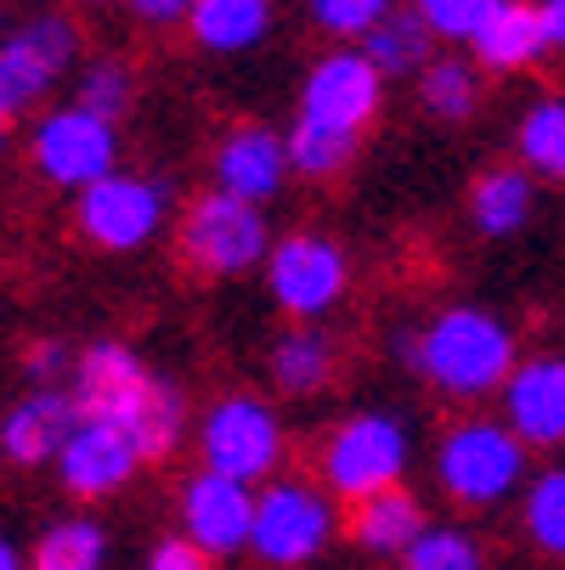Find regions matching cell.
<instances>
[{
	"label": "cell",
	"instance_id": "1",
	"mask_svg": "<svg viewBox=\"0 0 565 570\" xmlns=\"http://www.w3.org/2000/svg\"><path fill=\"white\" fill-rule=\"evenodd\" d=\"M413 362L436 390H447L458 401H475V395H493L515 373V334L493 311H469V305L441 311L419 334Z\"/></svg>",
	"mask_w": 565,
	"mask_h": 570
},
{
	"label": "cell",
	"instance_id": "2",
	"mask_svg": "<svg viewBox=\"0 0 565 570\" xmlns=\"http://www.w3.org/2000/svg\"><path fill=\"white\" fill-rule=\"evenodd\" d=\"M266 255V220L255 204L226 198V193H198L182 215L176 232V272L187 283H215L232 277Z\"/></svg>",
	"mask_w": 565,
	"mask_h": 570
},
{
	"label": "cell",
	"instance_id": "3",
	"mask_svg": "<svg viewBox=\"0 0 565 570\" xmlns=\"http://www.w3.org/2000/svg\"><path fill=\"white\" fill-rule=\"evenodd\" d=\"M408 469V435L384 413H357L322 435V480L340 503H362L384 485H401Z\"/></svg>",
	"mask_w": 565,
	"mask_h": 570
},
{
	"label": "cell",
	"instance_id": "4",
	"mask_svg": "<svg viewBox=\"0 0 565 570\" xmlns=\"http://www.w3.org/2000/svg\"><path fill=\"white\" fill-rule=\"evenodd\" d=\"M526 474V446L498 419H469L441 441V485L464 509H487L509 498Z\"/></svg>",
	"mask_w": 565,
	"mask_h": 570
},
{
	"label": "cell",
	"instance_id": "5",
	"mask_svg": "<svg viewBox=\"0 0 565 570\" xmlns=\"http://www.w3.org/2000/svg\"><path fill=\"white\" fill-rule=\"evenodd\" d=\"M158 215H165V198H158L153 181H142V176H103L91 187H79L68 232H74V243H86V249L125 255V249H142V243L158 232Z\"/></svg>",
	"mask_w": 565,
	"mask_h": 570
},
{
	"label": "cell",
	"instance_id": "6",
	"mask_svg": "<svg viewBox=\"0 0 565 570\" xmlns=\"http://www.w3.org/2000/svg\"><path fill=\"white\" fill-rule=\"evenodd\" d=\"M283 463V424L261 395H226L204 419V474L250 485Z\"/></svg>",
	"mask_w": 565,
	"mask_h": 570
},
{
	"label": "cell",
	"instance_id": "7",
	"mask_svg": "<svg viewBox=\"0 0 565 570\" xmlns=\"http://www.w3.org/2000/svg\"><path fill=\"white\" fill-rule=\"evenodd\" d=\"M266 283H272V299L283 316L294 322H311L322 316L351 283V261L334 237L322 232H289L277 249H272V266H266Z\"/></svg>",
	"mask_w": 565,
	"mask_h": 570
},
{
	"label": "cell",
	"instance_id": "8",
	"mask_svg": "<svg viewBox=\"0 0 565 570\" xmlns=\"http://www.w3.org/2000/svg\"><path fill=\"white\" fill-rule=\"evenodd\" d=\"M329 537H334V509H329L322 492H311V485L283 480L266 498H255V520H250L255 559L289 570V564L316 559L322 548H329Z\"/></svg>",
	"mask_w": 565,
	"mask_h": 570
},
{
	"label": "cell",
	"instance_id": "9",
	"mask_svg": "<svg viewBox=\"0 0 565 570\" xmlns=\"http://www.w3.org/2000/svg\"><path fill=\"white\" fill-rule=\"evenodd\" d=\"M158 379L136 362V351L125 345H91L79 351L74 362V419H91V424H114V430H136V419L147 413Z\"/></svg>",
	"mask_w": 565,
	"mask_h": 570
},
{
	"label": "cell",
	"instance_id": "10",
	"mask_svg": "<svg viewBox=\"0 0 565 570\" xmlns=\"http://www.w3.org/2000/svg\"><path fill=\"white\" fill-rule=\"evenodd\" d=\"M379 102H384V79L373 73V62H368L362 51H334V57H322V62L305 73L300 119L362 141V130L379 119Z\"/></svg>",
	"mask_w": 565,
	"mask_h": 570
},
{
	"label": "cell",
	"instance_id": "11",
	"mask_svg": "<svg viewBox=\"0 0 565 570\" xmlns=\"http://www.w3.org/2000/svg\"><path fill=\"white\" fill-rule=\"evenodd\" d=\"M114 158H119L114 125L79 114V108H62L35 130V170L57 187H91L114 176Z\"/></svg>",
	"mask_w": 565,
	"mask_h": 570
},
{
	"label": "cell",
	"instance_id": "12",
	"mask_svg": "<svg viewBox=\"0 0 565 570\" xmlns=\"http://www.w3.org/2000/svg\"><path fill=\"white\" fill-rule=\"evenodd\" d=\"M504 430L520 446H565V356L515 362L504 379Z\"/></svg>",
	"mask_w": 565,
	"mask_h": 570
},
{
	"label": "cell",
	"instance_id": "13",
	"mask_svg": "<svg viewBox=\"0 0 565 570\" xmlns=\"http://www.w3.org/2000/svg\"><path fill=\"white\" fill-rule=\"evenodd\" d=\"M283 176H289L283 136H272V125L261 119H232L226 136L215 141V193L261 209L272 193H283Z\"/></svg>",
	"mask_w": 565,
	"mask_h": 570
},
{
	"label": "cell",
	"instance_id": "14",
	"mask_svg": "<svg viewBox=\"0 0 565 570\" xmlns=\"http://www.w3.org/2000/svg\"><path fill=\"white\" fill-rule=\"evenodd\" d=\"M57 474L68 485V498L79 503H97L108 492H119V485L136 474V446L125 430L114 424H91V419H74L62 452H57Z\"/></svg>",
	"mask_w": 565,
	"mask_h": 570
},
{
	"label": "cell",
	"instance_id": "15",
	"mask_svg": "<svg viewBox=\"0 0 565 570\" xmlns=\"http://www.w3.org/2000/svg\"><path fill=\"white\" fill-rule=\"evenodd\" d=\"M250 520H255V492L237 480H221V474H193L187 492H182V525H187V542L198 553H237L250 542Z\"/></svg>",
	"mask_w": 565,
	"mask_h": 570
},
{
	"label": "cell",
	"instance_id": "16",
	"mask_svg": "<svg viewBox=\"0 0 565 570\" xmlns=\"http://www.w3.org/2000/svg\"><path fill=\"white\" fill-rule=\"evenodd\" d=\"M74 51H79V29L68 18H40V23L18 29L7 46H0V79L12 86L18 108H29V102L46 97V86L68 68Z\"/></svg>",
	"mask_w": 565,
	"mask_h": 570
},
{
	"label": "cell",
	"instance_id": "17",
	"mask_svg": "<svg viewBox=\"0 0 565 570\" xmlns=\"http://www.w3.org/2000/svg\"><path fill=\"white\" fill-rule=\"evenodd\" d=\"M469 40H475V57L493 73L532 68L548 51V29H543V12L532 7V0H493V12L480 18V29Z\"/></svg>",
	"mask_w": 565,
	"mask_h": 570
},
{
	"label": "cell",
	"instance_id": "18",
	"mask_svg": "<svg viewBox=\"0 0 565 570\" xmlns=\"http://www.w3.org/2000/svg\"><path fill=\"white\" fill-rule=\"evenodd\" d=\"M425 509L413 492L401 485H384V492L362 498V503H345V537L368 553H408L419 537H425Z\"/></svg>",
	"mask_w": 565,
	"mask_h": 570
},
{
	"label": "cell",
	"instance_id": "19",
	"mask_svg": "<svg viewBox=\"0 0 565 570\" xmlns=\"http://www.w3.org/2000/svg\"><path fill=\"white\" fill-rule=\"evenodd\" d=\"M68 430H74V401L57 395V390H35L12 406L7 430H0V446H7L12 463L35 469V463H51L62 452Z\"/></svg>",
	"mask_w": 565,
	"mask_h": 570
},
{
	"label": "cell",
	"instance_id": "20",
	"mask_svg": "<svg viewBox=\"0 0 565 570\" xmlns=\"http://www.w3.org/2000/svg\"><path fill=\"white\" fill-rule=\"evenodd\" d=\"M272 23V0H193L187 35L210 51H244L266 35Z\"/></svg>",
	"mask_w": 565,
	"mask_h": 570
},
{
	"label": "cell",
	"instance_id": "21",
	"mask_svg": "<svg viewBox=\"0 0 565 570\" xmlns=\"http://www.w3.org/2000/svg\"><path fill=\"white\" fill-rule=\"evenodd\" d=\"M334 373H340V351L316 328H294L272 351V384L283 395H316L322 384H334Z\"/></svg>",
	"mask_w": 565,
	"mask_h": 570
},
{
	"label": "cell",
	"instance_id": "22",
	"mask_svg": "<svg viewBox=\"0 0 565 570\" xmlns=\"http://www.w3.org/2000/svg\"><path fill=\"white\" fill-rule=\"evenodd\" d=\"M469 215L487 237H515L526 220H532V176L526 170H487L475 187H469Z\"/></svg>",
	"mask_w": 565,
	"mask_h": 570
},
{
	"label": "cell",
	"instance_id": "23",
	"mask_svg": "<svg viewBox=\"0 0 565 570\" xmlns=\"http://www.w3.org/2000/svg\"><path fill=\"white\" fill-rule=\"evenodd\" d=\"M362 57L373 62V73H408L430 57V29L413 12H384L368 35H362Z\"/></svg>",
	"mask_w": 565,
	"mask_h": 570
},
{
	"label": "cell",
	"instance_id": "24",
	"mask_svg": "<svg viewBox=\"0 0 565 570\" xmlns=\"http://www.w3.org/2000/svg\"><path fill=\"white\" fill-rule=\"evenodd\" d=\"M283 158H289V170H300L311 181H334L357 158V141L340 136V130H322L311 119H294V130L283 136Z\"/></svg>",
	"mask_w": 565,
	"mask_h": 570
},
{
	"label": "cell",
	"instance_id": "25",
	"mask_svg": "<svg viewBox=\"0 0 565 570\" xmlns=\"http://www.w3.org/2000/svg\"><path fill=\"white\" fill-rule=\"evenodd\" d=\"M182 419H187V395H182L176 384L158 379V390H153V401H147V413H142L136 430H130L136 463H165V458L176 452V441H182Z\"/></svg>",
	"mask_w": 565,
	"mask_h": 570
},
{
	"label": "cell",
	"instance_id": "26",
	"mask_svg": "<svg viewBox=\"0 0 565 570\" xmlns=\"http://www.w3.org/2000/svg\"><path fill=\"white\" fill-rule=\"evenodd\" d=\"M520 158H526V170L548 176V181H565V102L548 97L537 102L526 119H520V136H515Z\"/></svg>",
	"mask_w": 565,
	"mask_h": 570
},
{
	"label": "cell",
	"instance_id": "27",
	"mask_svg": "<svg viewBox=\"0 0 565 570\" xmlns=\"http://www.w3.org/2000/svg\"><path fill=\"white\" fill-rule=\"evenodd\" d=\"M419 97L436 119H469L475 102H480V86H475V68L458 62V57H441V62H425L419 73Z\"/></svg>",
	"mask_w": 565,
	"mask_h": 570
},
{
	"label": "cell",
	"instance_id": "28",
	"mask_svg": "<svg viewBox=\"0 0 565 570\" xmlns=\"http://www.w3.org/2000/svg\"><path fill=\"white\" fill-rule=\"evenodd\" d=\"M103 531L91 520H62L40 537L35 570H103Z\"/></svg>",
	"mask_w": 565,
	"mask_h": 570
},
{
	"label": "cell",
	"instance_id": "29",
	"mask_svg": "<svg viewBox=\"0 0 565 570\" xmlns=\"http://www.w3.org/2000/svg\"><path fill=\"white\" fill-rule=\"evenodd\" d=\"M130 102H136V79L125 62H91L86 79H79V97H74L79 114H91L103 125H119L130 114Z\"/></svg>",
	"mask_w": 565,
	"mask_h": 570
},
{
	"label": "cell",
	"instance_id": "30",
	"mask_svg": "<svg viewBox=\"0 0 565 570\" xmlns=\"http://www.w3.org/2000/svg\"><path fill=\"white\" fill-rule=\"evenodd\" d=\"M526 531L543 553L565 559V469H548L526 492Z\"/></svg>",
	"mask_w": 565,
	"mask_h": 570
},
{
	"label": "cell",
	"instance_id": "31",
	"mask_svg": "<svg viewBox=\"0 0 565 570\" xmlns=\"http://www.w3.org/2000/svg\"><path fill=\"white\" fill-rule=\"evenodd\" d=\"M401 570H480V548L464 531H425L401 553Z\"/></svg>",
	"mask_w": 565,
	"mask_h": 570
},
{
	"label": "cell",
	"instance_id": "32",
	"mask_svg": "<svg viewBox=\"0 0 565 570\" xmlns=\"http://www.w3.org/2000/svg\"><path fill=\"white\" fill-rule=\"evenodd\" d=\"M487 12H493V0H413V18L441 40H469Z\"/></svg>",
	"mask_w": 565,
	"mask_h": 570
},
{
	"label": "cell",
	"instance_id": "33",
	"mask_svg": "<svg viewBox=\"0 0 565 570\" xmlns=\"http://www.w3.org/2000/svg\"><path fill=\"white\" fill-rule=\"evenodd\" d=\"M305 7H311L316 29L351 40V35H368V29L390 12V0H305Z\"/></svg>",
	"mask_w": 565,
	"mask_h": 570
},
{
	"label": "cell",
	"instance_id": "34",
	"mask_svg": "<svg viewBox=\"0 0 565 570\" xmlns=\"http://www.w3.org/2000/svg\"><path fill=\"white\" fill-rule=\"evenodd\" d=\"M147 570H215V564H210V553H198L187 537H165V542L153 548Z\"/></svg>",
	"mask_w": 565,
	"mask_h": 570
},
{
	"label": "cell",
	"instance_id": "35",
	"mask_svg": "<svg viewBox=\"0 0 565 570\" xmlns=\"http://www.w3.org/2000/svg\"><path fill=\"white\" fill-rule=\"evenodd\" d=\"M23 367L46 384V379H57L62 367H68V351L57 345V340H46V345H29V356H23Z\"/></svg>",
	"mask_w": 565,
	"mask_h": 570
},
{
	"label": "cell",
	"instance_id": "36",
	"mask_svg": "<svg viewBox=\"0 0 565 570\" xmlns=\"http://www.w3.org/2000/svg\"><path fill=\"white\" fill-rule=\"evenodd\" d=\"M142 23H182L193 12V0H130Z\"/></svg>",
	"mask_w": 565,
	"mask_h": 570
},
{
	"label": "cell",
	"instance_id": "37",
	"mask_svg": "<svg viewBox=\"0 0 565 570\" xmlns=\"http://www.w3.org/2000/svg\"><path fill=\"white\" fill-rule=\"evenodd\" d=\"M543 29H548V46H559L565 51V0H543Z\"/></svg>",
	"mask_w": 565,
	"mask_h": 570
},
{
	"label": "cell",
	"instance_id": "38",
	"mask_svg": "<svg viewBox=\"0 0 565 570\" xmlns=\"http://www.w3.org/2000/svg\"><path fill=\"white\" fill-rule=\"evenodd\" d=\"M23 108H18V97H12V86L0 79V147H7V136H12V119H18Z\"/></svg>",
	"mask_w": 565,
	"mask_h": 570
},
{
	"label": "cell",
	"instance_id": "39",
	"mask_svg": "<svg viewBox=\"0 0 565 570\" xmlns=\"http://www.w3.org/2000/svg\"><path fill=\"white\" fill-rule=\"evenodd\" d=\"M0 570H23V564H18V548H12L7 537H0Z\"/></svg>",
	"mask_w": 565,
	"mask_h": 570
}]
</instances>
